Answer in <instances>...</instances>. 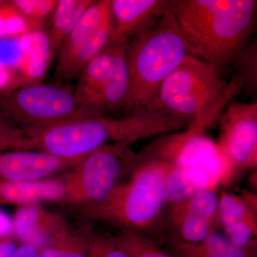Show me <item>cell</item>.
I'll use <instances>...</instances> for the list:
<instances>
[{
    "instance_id": "obj_26",
    "label": "cell",
    "mask_w": 257,
    "mask_h": 257,
    "mask_svg": "<svg viewBox=\"0 0 257 257\" xmlns=\"http://www.w3.org/2000/svg\"><path fill=\"white\" fill-rule=\"evenodd\" d=\"M15 8L28 21L32 32L41 30L47 17L52 15L56 0H15Z\"/></svg>"
},
{
    "instance_id": "obj_14",
    "label": "cell",
    "mask_w": 257,
    "mask_h": 257,
    "mask_svg": "<svg viewBox=\"0 0 257 257\" xmlns=\"http://www.w3.org/2000/svg\"><path fill=\"white\" fill-rule=\"evenodd\" d=\"M68 226L62 216L39 206H23L15 214L13 233L23 243L40 248L52 237Z\"/></svg>"
},
{
    "instance_id": "obj_12",
    "label": "cell",
    "mask_w": 257,
    "mask_h": 257,
    "mask_svg": "<svg viewBox=\"0 0 257 257\" xmlns=\"http://www.w3.org/2000/svg\"><path fill=\"white\" fill-rule=\"evenodd\" d=\"M83 158H60L40 151L0 152V182H32L72 170Z\"/></svg>"
},
{
    "instance_id": "obj_23",
    "label": "cell",
    "mask_w": 257,
    "mask_h": 257,
    "mask_svg": "<svg viewBox=\"0 0 257 257\" xmlns=\"http://www.w3.org/2000/svg\"><path fill=\"white\" fill-rule=\"evenodd\" d=\"M92 234L89 230L79 232L68 225L39 248L40 256L94 257Z\"/></svg>"
},
{
    "instance_id": "obj_6",
    "label": "cell",
    "mask_w": 257,
    "mask_h": 257,
    "mask_svg": "<svg viewBox=\"0 0 257 257\" xmlns=\"http://www.w3.org/2000/svg\"><path fill=\"white\" fill-rule=\"evenodd\" d=\"M134 143L105 145L89 154L62 181V202L75 208L104 202L137 167L140 156L131 149Z\"/></svg>"
},
{
    "instance_id": "obj_4",
    "label": "cell",
    "mask_w": 257,
    "mask_h": 257,
    "mask_svg": "<svg viewBox=\"0 0 257 257\" xmlns=\"http://www.w3.org/2000/svg\"><path fill=\"white\" fill-rule=\"evenodd\" d=\"M140 156L131 175L104 202L76 209L87 219L153 239L152 233L160 231L165 214V182L171 165Z\"/></svg>"
},
{
    "instance_id": "obj_8",
    "label": "cell",
    "mask_w": 257,
    "mask_h": 257,
    "mask_svg": "<svg viewBox=\"0 0 257 257\" xmlns=\"http://www.w3.org/2000/svg\"><path fill=\"white\" fill-rule=\"evenodd\" d=\"M216 146L224 165L221 183L235 182L246 171L256 170L257 102L232 101L217 121Z\"/></svg>"
},
{
    "instance_id": "obj_9",
    "label": "cell",
    "mask_w": 257,
    "mask_h": 257,
    "mask_svg": "<svg viewBox=\"0 0 257 257\" xmlns=\"http://www.w3.org/2000/svg\"><path fill=\"white\" fill-rule=\"evenodd\" d=\"M112 35L111 0L94 1L86 10L58 52L55 77H77L83 68L110 45Z\"/></svg>"
},
{
    "instance_id": "obj_10",
    "label": "cell",
    "mask_w": 257,
    "mask_h": 257,
    "mask_svg": "<svg viewBox=\"0 0 257 257\" xmlns=\"http://www.w3.org/2000/svg\"><path fill=\"white\" fill-rule=\"evenodd\" d=\"M145 158L159 160L176 167H194L207 172L220 184L224 165L215 142L204 132L187 127L181 132L164 134L140 152Z\"/></svg>"
},
{
    "instance_id": "obj_27",
    "label": "cell",
    "mask_w": 257,
    "mask_h": 257,
    "mask_svg": "<svg viewBox=\"0 0 257 257\" xmlns=\"http://www.w3.org/2000/svg\"><path fill=\"white\" fill-rule=\"evenodd\" d=\"M32 32L23 15L11 2H0V38Z\"/></svg>"
},
{
    "instance_id": "obj_32",
    "label": "cell",
    "mask_w": 257,
    "mask_h": 257,
    "mask_svg": "<svg viewBox=\"0 0 257 257\" xmlns=\"http://www.w3.org/2000/svg\"><path fill=\"white\" fill-rule=\"evenodd\" d=\"M13 232V221L9 216L0 211V237L8 236Z\"/></svg>"
},
{
    "instance_id": "obj_17",
    "label": "cell",
    "mask_w": 257,
    "mask_h": 257,
    "mask_svg": "<svg viewBox=\"0 0 257 257\" xmlns=\"http://www.w3.org/2000/svg\"><path fill=\"white\" fill-rule=\"evenodd\" d=\"M62 181L44 179L32 182H0V204L25 206L41 201H62Z\"/></svg>"
},
{
    "instance_id": "obj_33",
    "label": "cell",
    "mask_w": 257,
    "mask_h": 257,
    "mask_svg": "<svg viewBox=\"0 0 257 257\" xmlns=\"http://www.w3.org/2000/svg\"><path fill=\"white\" fill-rule=\"evenodd\" d=\"M17 248V245L13 241L0 242V257H11Z\"/></svg>"
},
{
    "instance_id": "obj_31",
    "label": "cell",
    "mask_w": 257,
    "mask_h": 257,
    "mask_svg": "<svg viewBox=\"0 0 257 257\" xmlns=\"http://www.w3.org/2000/svg\"><path fill=\"white\" fill-rule=\"evenodd\" d=\"M11 257H41L36 246L29 243H23L17 248Z\"/></svg>"
},
{
    "instance_id": "obj_25",
    "label": "cell",
    "mask_w": 257,
    "mask_h": 257,
    "mask_svg": "<svg viewBox=\"0 0 257 257\" xmlns=\"http://www.w3.org/2000/svg\"><path fill=\"white\" fill-rule=\"evenodd\" d=\"M232 63L236 69V77L242 90L247 95H253L257 90V42L251 40L235 57Z\"/></svg>"
},
{
    "instance_id": "obj_34",
    "label": "cell",
    "mask_w": 257,
    "mask_h": 257,
    "mask_svg": "<svg viewBox=\"0 0 257 257\" xmlns=\"http://www.w3.org/2000/svg\"><path fill=\"white\" fill-rule=\"evenodd\" d=\"M240 197L242 198L244 202L248 206V207L251 210L256 213L257 209V198L256 194L250 192H243L242 194L240 195Z\"/></svg>"
},
{
    "instance_id": "obj_21",
    "label": "cell",
    "mask_w": 257,
    "mask_h": 257,
    "mask_svg": "<svg viewBox=\"0 0 257 257\" xmlns=\"http://www.w3.org/2000/svg\"><path fill=\"white\" fill-rule=\"evenodd\" d=\"M92 0H60L52 12V25L47 35L52 55L58 52L62 43L79 21Z\"/></svg>"
},
{
    "instance_id": "obj_3",
    "label": "cell",
    "mask_w": 257,
    "mask_h": 257,
    "mask_svg": "<svg viewBox=\"0 0 257 257\" xmlns=\"http://www.w3.org/2000/svg\"><path fill=\"white\" fill-rule=\"evenodd\" d=\"M241 90L236 77L226 82L220 69L189 55L162 83L147 110L180 118L187 127L206 132Z\"/></svg>"
},
{
    "instance_id": "obj_20",
    "label": "cell",
    "mask_w": 257,
    "mask_h": 257,
    "mask_svg": "<svg viewBox=\"0 0 257 257\" xmlns=\"http://www.w3.org/2000/svg\"><path fill=\"white\" fill-rule=\"evenodd\" d=\"M127 42L120 44L110 74L101 89L99 108L104 114L107 111L124 109L130 90V76L126 60Z\"/></svg>"
},
{
    "instance_id": "obj_16",
    "label": "cell",
    "mask_w": 257,
    "mask_h": 257,
    "mask_svg": "<svg viewBox=\"0 0 257 257\" xmlns=\"http://www.w3.org/2000/svg\"><path fill=\"white\" fill-rule=\"evenodd\" d=\"M119 45L111 44L106 47L77 76L78 82L74 89L76 94L84 104L99 115H105L99 108V94L110 74Z\"/></svg>"
},
{
    "instance_id": "obj_7",
    "label": "cell",
    "mask_w": 257,
    "mask_h": 257,
    "mask_svg": "<svg viewBox=\"0 0 257 257\" xmlns=\"http://www.w3.org/2000/svg\"><path fill=\"white\" fill-rule=\"evenodd\" d=\"M0 110L23 128H48L102 116L81 101L75 89L35 84L15 89L0 97Z\"/></svg>"
},
{
    "instance_id": "obj_28",
    "label": "cell",
    "mask_w": 257,
    "mask_h": 257,
    "mask_svg": "<svg viewBox=\"0 0 257 257\" xmlns=\"http://www.w3.org/2000/svg\"><path fill=\"white\" fill-rule=\"evenodd\" d=\"M28 143L23 128L18 127L0 110V152L28 150Z\"/></svg>"
},
{
    "instance_id": "obj_22",
    "label": "cell",
    "mask_w": 257,
    "mask_h": 257,
    "mask_svg": "<svg viewBox=\"0 0 257 257\" xmlns=\"http://www.w3.org/2000/svg\"><path fill=\"white\" fill-rule=\"evenodd\" d=\"M25 48L20 57L19 68L24 78L37 82L42 78L52 57L48 36L41 30L27 34Z\"/></svg>"
},
{
    "instance_id": "obj_29",
    "label": "cell",
    "mask_w": 257,
    "mask_h": 257,
    "mask_svg": "<svg viewBox=\"0 0 257 257\" xmlns=\"http://www.w3.org/2000/svg\"><path fill=\"white\" fill-rule=\"evenodd\" d=\"M94 257H131L114 242L112 237H104L93 233Z\"/></svg>"
},
{
    "instance_id": "obj_30",
    "label": "cell",
    "mask_w": 257,
    "mask_h": 257,
    "mask_svg": "<svg viewBox=\"0 0 257 257\" xmlns=\"http://www.w3.org/2000/svg\"><path fill=\"white\" fill-rule=\"evenodd\" d=\"M15 82L14 74L9 66L0 61V92H6L10 88L13 87Z\"/></svg>"
},
{
    "instance_id": "obj_11",
    "label": "cell",
    "mask_w": 257,
    "mask_h": 257,
    "mask_svg": "<svg viewBox=\"0 0 257 257\" xmlns=\"http://www.w3.org/2000/svg\"><path fill=\"white\" fill-rule=\"evenodd\" d=\"M219 196L216 189L197 192L181 202L170 204L164 214L161 229L168 234L166 241L199 242L214 231L218 218Z\"/></svg>"
},
{
    "instance_id": "obj_35",
    "label": "cell",
    "mask_w": 257,
    "mask_h": 257,
    "mask_svg": "<svg viewBox=\"0 0 257 257\" xmlns=\"http://www.w3.org/2000/svg\"><path fill=\"white\" fill-rule=\"evenodd\" d=\"M253 257H256V256H253Z\"/></svg>"
},
{
    "instance_id": "obj_5",
    "label": "cell",
    "mask_w": 257,
    "mask_h": 257,
    "mask_svg": "<svg viewBox=\"0 0 257 257\" xmlns=\"http://www.w3.org/2000/svg\"><path fill=\"white\" fill-rule=\"evenodd\" d=\"M189 55L172 11L130 39L126 49L130 76L126 112L147 110L162 83Z\"/></svg>"
},
{
    "instance_id": "obj_1",
    "label": "cell",
    "mask_w": 257,
    "mask_h": 257,
    "mask_svg": "<svg viewBox=\"0 0 257 257\" xmlns=\"http://www.w3.org/2000/svg\"><path fill=\"white\" fill-rule=\"evenodd\" d=\"M256 0H173L172 13L190 55L218 69L251 41Z\"/></svg>"
},
{
    "instance_id": "obj_24",
    "label": "cell",
    "mask_w": 257,
    "mask_h": 257,
    "mask_svg": "<svg viewBox=\"0 0 257 257\" xmlns=\"http://www.w3.org/2000/svg\"><path fill=\"white\" fill-rule=\"evenodd\" d=\"M112 238L116 244L131 257H175L160 243L145 235L121 231Z\"/></svg>"
},
{
    "instance_id": "obj_2",
    "label": "cell",
    "mask_w": 257,
    "mask_h": 257,
    "mask_svg": "<svg viewBox=\"0 0 257 257\" xmlns=\"http://www.w3.org/2000/svg\"><path fill=\"white\" fill-rule=\"evenodd\" d=\"M185 120L152 110L123 118L92 116L48 128H23L29 151L46 152L63 159L84 158L105 145L158 137L187 128Z\"/></svg>"
},
{
    "instance_id": "obj_15",
    "label": "cell",
    "mask_w": 257,
    "mask_h": 257,
    "mask_svg": "<svg viewBox=\"0 0 257 257\" xmlns=\"http://www.w3.org/2000/svg\"><path fill=\"white\" fill-rule=\"evenodd\" d=\"M218 218L231 242L243 244L256 237L257 214L240 195L229 192L219 194Z\"/></svg>"
},
{
    "instance_id": "obj_19",
    "label": "cell",
    "mask_w": 257,
    "mask_h": 257,
    "mask_svg": "<svg viewBox=\"0 0 257 257\" xmlns=\"http://www.w3.org/2000/svg\"><path fill=\"white\" fill-rule=\"evenodd\" d=\"M217 184L209 174L194 167L171 165L166 175V204H172L207 189H216Z\"/></svg>"
},
{
    "instance_id": "obj_18",
    "label": "cell",
    "mask_w": 257,
    "mask_h": 257,
    "mask_svg": "<svg viewBox=\"0 0 257 257\" xmlns=\"http://www.w3.org/2000/svg\"><path fill=\"white\" fill-rule=\"evenodd\" d=\"M169 251L175 257H253L256 244L242 248L231 242L224 235L212 231L199 242L168 241Z\"/></svg>"
},
{
    "instance_id": "obj_13",
    "label": "cell",
    "mask_w": 257,
    "mask_h": 257,
    "mask_svg": "<svg viewBox=\"0 0 257 257\" xmlns=\"http://www.w3.org/2000/svg\"><path fill=\"white\" fill-rule=\"evenodd\" d=\"M173 0H111V44L127 42L172 10Z\"/></svg>"
}]
</instances>
